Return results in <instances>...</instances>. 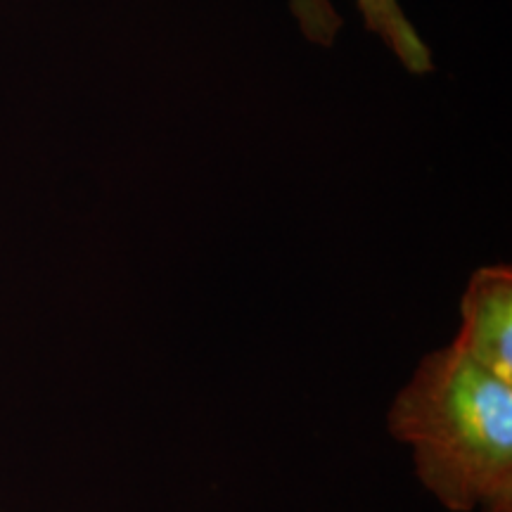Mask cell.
Wrapping results in <instances>:
<instances>
[{"label":"cell","mask_w":512,"mask_h":512,"mask_svg":"<svg viewBox=\"0 0 512 512\" xmlns=\"http://www.w3.org/2000/svg\"><path fill=\"white\" fill-rule=\"evenodd\" d=\"M363 27L392 53L413 76L434 72V55L425 38L415 29L399 0H356ZM290 12L299 31L313 46L330 48L342 31L344 19L332 0H290Z\"/></svg>","instance_id":"cell-3"},{"label":"cell","mask_w":512,"mask_h":512,"mask_svg":"<svg viewBox=\"0 0 512 512\" xmlns=\"http://www.w3.org/2000/svg\"><path fill=\"white\" fill-rule=\"evenodd\" d=\"M451 347L489 373L512 382V268L482 266L460 297V325Z\"/></svg>","instance_id":"cell-2"},{"label":"cell","mask_w":512,"mask_h":512,"mask_svg":"<svg viewBox=\"0 0 512 512\" xmlns=\"http://www.w3.org/2000/svg\"><path fill=\"white\" fill-rule=\"evenodd\" d=\"M387 430L444 510L512 512V382L448 344L396 392Z\"/></svg>","instance_id":"cell-1"}]
</instances>
